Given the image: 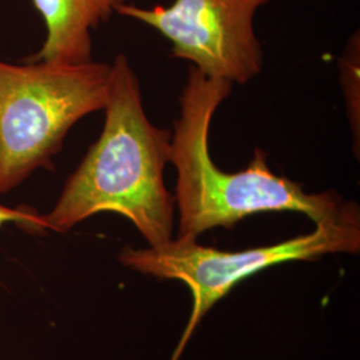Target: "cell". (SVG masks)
Returning a JSON list of instances; mask_svg holds the SVG:
<instances>
[{
	"label": "cell",
	"instance_id": "cell-1",
	"mask_svg": "<svg viewBox=\"0 0 360 360\" xmlns=\"http://www.w3.org/2000/svg\"><path fill=\"white\" fill-rule=\"evenodd\" d=\"M104 127L65 181L49 230L67 232L101 212H115L142 233L150 247L172 240L175 198L165 183L171 163V131L147 117L141 83L126 55L111 65Z\"/></svg>",
	"mask_w": 360,
	"mask_h": 360
},
{
	"label": "cell",
	"instance_id": "cell-2",
	"mask_svg": "<svg viewBox=\"0 0 360 360\" xmlns=\"http://www.w3.org/2000/svg\"><path fill=\"white\" fill-rule=\"evenodd\" d=\"M232 86L191 67L180 94V115L171 136V163L178 174L174 195L179 211L178 238L198 239L203 232L232 229L263 212H299L319 226L359 208L335 191L307 193L299 183L274 174L266 151L259 147L245 169L221 171L210 154V127Z\"/></svg>",
	"mask_w": 360,
	"mask_h": 360
},
{
	"label": "cell",
	"instance_id": "cell-4",
	"mask_svg": "<svg viewBox=\"0 0 360 360\" xmlns=\"http://www.w3.org/2000/svg\"><path fill=\"white\" fill-rule=\"evenodd\" d=\"M359 251L360 211L356 208L338 221L315 226L309 233L276 245L232 252L200 245L196 239L176 238L158 247H126L119 254V262L129 270L162 279H176L190 288L193 309L171 359L179 360L203 316L245 278L287 262L316 260L328 254Z\"/></svg>",
	"mask_w": 360,
	"mask_h": 360
},
{
	"label": "cell",
	"instance_id": "cell-7",
	"mask_svg": "<svg viewBox=\"0 0 360 360\" xmlns=\"http://www.w3.org/2000/svg\"><path fill=\"white\" fill-rule=\"evenodd\" d=\"M8 223H15L19 227L32 232H44L49 230L43 215L30 207L4 206L0 202V229Z\"/></svg>",
	"mask_w": 360,
	"mask_h": 360
},
{
	"label": "cell",
	"instance_id": "cell-5",
	"mask_svg": "<svg viewBox=\"0 0 360 360\" xmlns=\"http://www.w3.org/2000/svg\"><path fill=\"white\" fill-rule=\"evenodd\" d=\"M270 1L175 0L153 8L124 3L116 13L160 32L171 43L172 56L191 62L205 77L245 84L263 70L254 18Z\"/></svg>",
	"mask_w": 360,
	"mask_h": 360
},
{
	"label": "cell",
	"instance_id": "cell-6",
	"mask_svg": "<svg viewBox=\"0 0 360 360\" xmlns=\"http://www.w3.org/2000/svg\"><path fill=\"white\" fill-rule=\"evenodd\" d=\"M47 37L30 62L79 65L92 62V35L126 0H32Z\"/></svg>",
	"mask_w": 360,
	"mask_h": 360
},
{
	"label": "cell",
	"instance_id": "cell-3",
	"mask_svg": "<svg viewBox=\"0 0 360 360\" xmlns=\"http://www.w3.org/2000/svg\"><path fill=\"white\" fill-rule=\"evenodd\" d=\"M111 65L0 60V195L39 168H52L65 136L84 116L103 111Z\"/></svg>",
	"mask_w": 360,
	"mask_h": 360
}]
</instances>
